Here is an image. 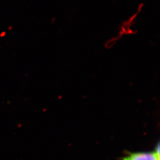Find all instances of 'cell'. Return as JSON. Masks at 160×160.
Returning a JSON list of instances; mask_svg holds the SVG:
<instances>
[{
	"label": "cell",
	"instance_id": "cell-1",
	"mask_svg": "<svg viewBox=\"0 0 160 160\" xmlns=\"http://www.w3.org/2000/svg\"><path fill=\"white\" fill-rule=\"evenodd\" d=\"M159 147L152 152H141L128 155L123 160H160Z\"/></svg>",
	"mask_w": 160,
	"mask_h": 160
}]
</instances>
